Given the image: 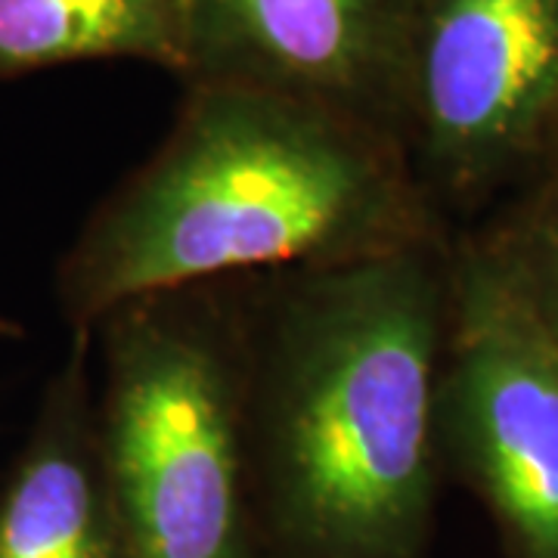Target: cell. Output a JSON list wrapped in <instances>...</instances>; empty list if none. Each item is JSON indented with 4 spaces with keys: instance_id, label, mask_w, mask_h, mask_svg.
<instances>
[{
    "instance_id": "cell-1",
    "label": "cell",
    "mask_w": 558,
    "mask_h": 558,
    "mask_svg": "<svg viewBox=\"0 0 558 558\" xmlns=\"http://www.w3.org/2000/svg\"><path fill=\"white\" fill-rule=\"evenodd\" d=\"M453 233L248 277L255 558H428Z\"/></svg>"
},
{
    "instance_id": "cell-2",
    "label": "cell",
    "mask_w": 558,
    "mask_h": 558,
    "mask_svg": "<svg viewBox=\"0 0 558 558\" xmlns=\"http://www.w3.org/2000/svg\"><path fill=\"white\" fill-rule=\"evenodd\" d=\"M398 140L336 106L183 81L161 143L87 215L57 267L69 332L128 301L450 236Z\"/></svg>"
},
{
    "instance_id": "cell-3",
    "label": "cell",
    "mask_w": 558,
    "mask_h": 558,
    "mask_svg": "<svg viewBox=\"0 0 558 558\" xmlns=\"http://www.w3.org/2000/svg\"><path fill=\"white\" fill-rule=\"evenodd\" d=\"M94 344L97 453L128 558H255L248 277L128 301Z\"/></svg>"
},
{
    "instance_id": "cell-4",
    "label": "cell",
    "mask_w": 558,
    "mask_h": 558,
    "mask_svg": "<svg viewBox=\"0 0 558 558\" xmlns=\"http://www.w3.org/2000/svg\"><path fill=\"white\" fill-rule=\"evenodd\" d=\"M400 146L457 233L558 156V0H418Z\"/></svg>"
},
{
    "instance_id": "cell-5",
    "label": "cell",
    "mask_w": 558,
    "mask_h": 558,
    "mask_svg": "<svg viewBox=\"0 0 558 558\" xmlns=\"http://www.w3.org/2000/svg\"><path fill=\"white\" fill-rule=\"evenodd\" d=\"M440 450L509 558H558V341L453 233Z\"/></svg>"
},
{
    "instance_id": "cell-6",
    "label": "cell",
    "mask_w": 558,
    "mask_h": 558,
    "mask_svg": "<svg viewBox=\"0 0 558 558\" xmlns=\"http://www.w3.org/2000/svg\"><path fill=\"white\" fill-rule=\"evenodd\" d=\"M418 0H183L180 81H233L336 106L400 143Z\"/></svg>"
},
{
    "instance_id": "cell-7",
    "label": "cell",
    "mask_w": 558,
    "mask_h": 558,
    "mask_svg": "<svg viewBox=\"0 0 558 558\" xmlns=\"http://www.w3.org/2000/svg\"><path fill=\"white\" fill-rule=\"evenodd\" d=\"M90 351V332H69L35 422L0 475V558H128L97 453Z\"/></svg>"
},
{
    "instance_id": "cell-8",
    "label": "cell",
    "mask_w": 558,
    "mask_h": 558,
    "mask_svg": "<svg viewBox=\"0 0 558 558\" xmlns=\"http://www.w3.org/2000/svg\"><path fill=\"white\" fill-rule=\"evenodd\" d=\"M94 60H134L183 78V0H0V81Z\"/></svg>"
},
{
    "instance_id": "cell-9",
    "label": "cell",
    "mask_w": 558,
    "mask_h": 558,
    "mask_svg": "<svg viewBox=\"0 0 558 558\" xmlns=\"http://www.w3.org/2000/svg\"><path fill=\"white\" fill-rule=\"evenodd\" d=\"M457 233L472 240L512 295L558 341V156L490 215Z\"/></svg>"
},
{
    "instance_id": "cell-10",
    "label": "cell",
    "mask_w": 558,
    "mask_h": 558,
    "mask_svg": "<svg viewBox=\"0 0 558 558\" xmlns=\"http://www.w3.org/2000/svg\"><path fill=\"white\" fill-rule=\"evenodd\" d=\"M16 336H20V326H16V319L7 317V314L0 311V341L16 339Z\"/></svg>"
}]
</instances>
